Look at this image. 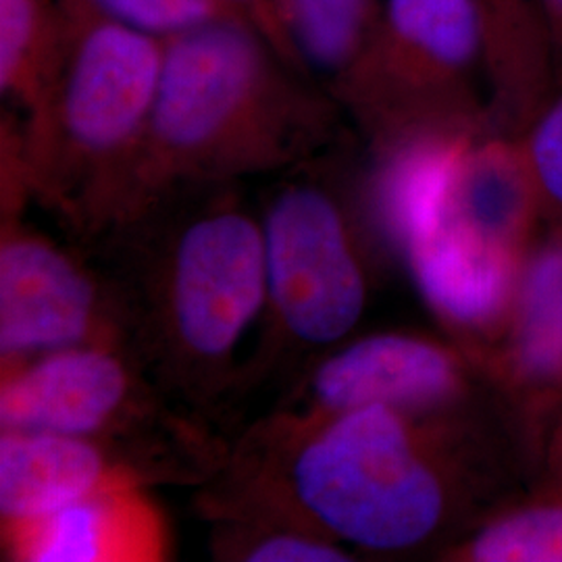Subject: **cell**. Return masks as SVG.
<instances>
[{
    "label": "cell",
    "instance_id": "obj_1",
    "mask_svg": "<svg viewBox=\"0 0 562 562\" xmlns=\"http://www.w3.org/2000/svg\"><path fill=\"white\" fill-rule=\"evenodd\" d=\"M492 485L494 450L477 402L334 415L276 406L232 440L222 471L192 503L267 508L357 554H440L477 522Z\"/></svg>",
    "mask_w": 562,
    "mask_h": 562
},
{
    "label": "cell",
    "instance_id": "obj_2",
    "mask_svg": "<svg viewBox=\"0 0 562 562\" xmlns=\"http://www.w3.org/2000/svg\"><path fill=\"white\" fill-rule=\"evenodd\" d=\"M83 250L115 290L125 348L173 401L225 429L241 340L267 299L259 204L240 181L181 186Z\"/></svg>",
    "mask_w": 562,
    "mask_h": 562
},
{
    "label": "cell",
    "instance_id": "obj_3",
    "mask_svg": "<svg viewBox=\"0 0 562 562\" xmlns=\"http://www.w3.org/2000/svg\"><path fill=\"white\" fill-rule=\"evenodd\" d=\"M350 130L329 90L252 21H204L165 38L155 109L120 220L181 186L278 176Z\"/></svg>",
    "mask_w": 562,
    "mask_h": 562
},
{
    "label": "cell",
    "instance_id": "obj_4",
    "mask_svg": "<svg viewBox=\"0 0 562 562\" xmlns=\"http://www.w3.org/2000/svg\"><path fill=\"white\" fill-rule=\"evenodd\" d=\"M267 299L241 362L238 404L355 336L390 255L364 192L355 130L267 186L259 202Z\"/></svg>",
    "mask_w": 562,
    "mask_h": 562
},
{
    "label": "cell",
    "instance_id": "obj_5",
    "mask_svg": "<svg viewBox=\"0 0 562 562\" xmlns=\"http://www.w3.org/2000/svg\"><path fill=\"white\" fill-rule=\"evenodd\" d=\"M65 41L41 109L21 120L34 202L88 248L130 199L161 78L165 38L59 0ZM21 117V115H20Z\"/></svg>",
    "mask_w": 562,
    "mask_h": 562
},
{
    "label": "cell",
    "instance_id": "obj_6",
    "mask_svg": "<svg viewBox=\"0 0 562 562\" xmlns=\"http://www.w3.org/2000/svg\"><path fill=\"white\" fill-rule=\"evenodd\" d=\"M543 220L521 138L487 127L462 144L440 180L390 211L382 232L448 338L480 352L503 336Z\"/></svg>",
    "mask_w": 562,
    "mask_h": 562
},
{
    "label": "cell",
    "instance_id": "obj_7",
    "mask_svg": "<svg viewBox=\"0 0 562 562\" xmlns=\"http://www.w3.org/2000/svg\"><path fill=\"white\" fill-rule=\"evenodd\" d=\"M0 429L90 438L132 457L155 487L192 490L222 471L234 440L173 401L120 344L0 367Z\"/></svg>",
    "mask_w": 562,
    "mask_h": 562
},
{
    "label": "cell",
    "instance_id": "obj_8",
    "mask_svg": "<svg viewBox=\"0 0 562 562\" xmlns=\"http://www.w3.org/2000/svg\"><path fill=\"white\" fill-rule=\"evenodd\" d=\"M331 97L364 146L436 127L494 125L473 0H383L361 55Z\"/></svg>",
    "mask_w": 562,
    "mask_h": 562
},
{
    "label": "cell",
    "instance_id": "obj_9",
    "mask_svg": "<svg viewBox=\"0 0 562 562\" xmlns=\"http://www.w3.org/2000/svg\"><path fill=\"white\" fill-rule=\"evenodd\" d=\"M88 344L125 346L120 302L101 265L0 211V367Z\"/></svg>",
    "mask_w": 562,
    "mask_h": 562
},
{
    "label": "cell",
    "instance_id": "obj_10",
    "mask_svg": "<svg viewBox=\"0 0 562 562\" xmlns=\"http://www.w3.org/2000/svg\"><path fill=\"white\" fill-rule=\"evenodd\" d=\"M485 385L459 344L419 331H373L329 348L285 383L280 408L334 415L367 406L442 411L475 404Z\"/></svg>",
    "mask_w": 562,
    "mask_h": 562
},
{
    "label": "cell",
    "instance_id": "obj_11",
    "mask_svg": "<svg viewBox=\"0 0 562 562\" xmlns=\"http://www.w3.org/2000/svg\"><path fill=\"white\" fill-rule=\"evenodd\" d=\"M483 382L543 431L562 406V222L531 244L508 323L480 362Z\"/></svg>",
    "mask_w": 562,
    "mask_h": 562
},
{
    "label": "cell",
    "instance_id": "obj_12",
    "mask_svg": "<svg viewBox=\"0 0 562 562\" xmlns=\"http://www.w3.org/2000/svg\"><path fill=\"white\" fill-rule=\"evenodd\" d=\"M2 561L165 562L173 529L153 490L121 487L30 521L0 525Z\"/></svg>",
    "mask_w": 562,
    "mask_h": 562
},
{
    "label": "cell",
    "instance_id": "obj_13",
    "mask_svg": "<svg viewBox=\"0 0 562 562\" xmlns=\"http://www.w3.org/2000/svg\"><path fill=\"white\" fill-rule=\"evenodd\" d=\"M121 487L155 490L138 462L113 446L32 429H0V525Z\"/></svg>",
    "mask_w": 562,
    "mask_h": 562
},
{
    "label": "cell",
    "instance_id": "obj_14",
    "mask_svg": "<svg viewBox=\"0 0 562 562\" xmlns=\"http://www.w3.org/2000/svg\"><path fill=\"white\" fill-rule=\"evenodd\" d=\"M485 42V81L494 127L521 136L561 94L536 0H473Z\"/></svg>",
    "mask_w": 562,
    "mask_h": 562
},
{
    "label": "cell",
    "instance_id": "obj_15",
    "mask_svg": "<svg viewBox=\"0 0 562 562\" xmlns=\"http://www.w3.org/2000/svg\"><path fill=\"white\" fill-rule=\"evenodd\" d=\"M209 525V552L220 562H355L348 546L285 515L246 506H196Z\"/></svg>",
    "mask_w": 562,
    "mask_h": 562
},
{
    "label": "cell",
    "instance_id": "obj_16",
    "mask_svg": "<svg viewBox=\"0 0 562 562\" xmlns=\"http://www.w3.org/2000/svg\"><path fill=\"white\" fill-rule=\"evenodd\" d=\"M382 7L383 0H276L292 59L327 90L361 55Z\"/></svg>",
    "mask_w": 562,
    "mask_h": 562
},
{
    "label": "cell",
    "instance_id": "obj_17",
    "mask_svg": "<svg viewBox=\"0 0 562 562\" xmlns=\"http://www.w3.org/2000/svg\"><path fill=\"white\" fill-rule=\"evenodd\" d=\"M65 23L59 0H0L2 104L32 117L59 71Z\"/></svg>",
    "mask_w": 562,
    "mask_h": 562
},
{
    "label": "cell",
    "instance_id": "obj_18",
    "mask_svg": "<svg viewBox=\"0 0 562 562\" xmlns=\"http://www.w3.org/2000/svg\"><path fill=\"white\" fill-rule=\"evenodd\" d=\"M450 562H562V487L477 521L440 552Z\"/></svg>",
    "mask_w": 562,
    "mask_h": 562
},
{
    "label": "cell",
    "instance_id": "obj_19",
    "mask_svg": "<svg viewBox=\"0 0 562 562\" xmlns=\"http://www.w3.org/2000/svg\"><path fill=\"white\" fill-rule=\"evenodd\" d=\"M111 20L155 34L159 38L176 36L204 21L240 15L220 0H81ZM244 18V15H240Z\"/></svg>",
    "mask_w": 562,
    "mask_h": 562
},
{
    "label": "cell",
    "instance_id": "obj_20",
    "mask_svg": "<svg viewBox=\"0 0 562 562\" xmlns=\"http://www.w3.org/2000/svg\"><path fill=\"white\" fill-rule=\"evenodd\" d=\"M519 138L542 194L546 220L562 222V92Z\"/></svg>",
    "mask_w": 562,
    "mask_h": 562
},
{
    "label": "cell",
    "instance_id": "obj_21",
    "mask_svg": "<svg viewBox=\"0 0 562 562\" xmlns=\"http://www.w3.org/2000/svg\"><path fill=\"white\" fill-rule=\"evenodd\" d=\"M220 2H223L225 7H229V9H234L236 13H240L246 20L252 21L261 30L262 34L278 46L281 55L294 63L290 50H288L285 38H283V32H281L278 11H276V0H220Z\"/></svg>",
    "mask_w": 562,
    "mask_h": 562
},
{
    "label": "cell",
    "instance_id": "obj_22",
    "mask_svg": "<svg viewBox=\"0 0 562 562\" xmlns=\"http://www.w3.org/2000/svg\"><path fill=\"white\" fill-rule=\"evenodd\" d=\"M542 452L552 485L562 487V406L543 429Z\"/></svg>",
    "mask_w": 562,
    "mask_h": 562
},
{
    "label": "cell",
    "instance_id": "obj_23",
    "mask_svg": "<svg viewBox=\"0 0 562 562\" xmlns=\"http://www.w3.org/2000/svg\"><path fill=\"white\" fill-rule=\"evenodd\" d=\"M536 4L540 9V18H542L548 42H550V50L554 57V67H557L562 92V0H536Z\"/></svg>",
    "mask_w": 562,
    "mask_h": 562
}]
</instances>
